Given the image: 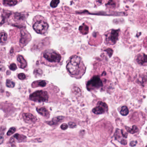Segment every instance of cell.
<instances>
[{
    "label": "cell",
    "mask_w": 147,
    "mask_h": 147,
    "mask_svg": "<svg viewBox=\"0 0 147 147\" xmlns=\"http://www.w3.org/2000/svg\"><path fill=\"white\" fill-rule=\"evenodd\" d=\"M67 69L72 77L79 79L85 74L86 67L80 57L74 55L69 60Z\"/></svg>",
    "instance_id": "1"
},
{
    "label": "cell",
    "mask_w": 147,
    "mask_h": 147,
    "mask_svg": "<svg viewBox=\"0 0 147 147\" xmlns=\"http://www.w3.org/2000/svg\"><path fill=\"white\" fill-rule=\"evenodd\" d=\"M43 57L49 62L56 65L59 63L62 59L61 55L53 50H47L45 51Z\"/></svg>",
    "instance_id": "2"
},
{
    "label": "cell",
    "mask_w": 147,
    "mask_h": 147,
    "mask_svg": "<svg viewBox=\"0 0 147 147\" xmlns=\"http://www.w3.org/2000/svg\"><path fill=\"white\" fill-rule=\"evenodd\" d=\"M119 30H111L105 34V43L109 45H113L117 42L119 35Z\"/></svg>",
    "instance_id": "3"
},
{
    "label": "cell",
    "mask_w": 147,
    "mask_h": 147,
    "mask_svg": "<svg viewBox=\"0 0 147 147\" xmlns=\"http://www.w3.org/2000/svg\"><path fill=\"white\" fill-rule=\"evenodd\" d=\"M30 99L36 102H46L49 99V94L45 91H38L30 95Z\"/></svg>",
    "instance_id": "4"
},
{
    "label": "cell",
    "mask_w": 147,
    "mask_h": 147,
    "mask_svg": "<svg viewBox=\"0 0 147 147\" xmlns=\"http://www.w3.org/2000/svg\"><path fill=\"white\" fill-rule=\"evenodd\" d=\"M49 26L48 23L43 20H39L36 21L33 25L34 30L40 34H45L49 29Z\"/></svg>",
    "instance_id": "5"
},
{
    "label": "cell",
    "mask_w": 147,
    "mask_h": 147,
    "mask_svg": "<svg viewBox=\"0 0 147 147\" xmlns=\"http://www.w3.org/2000/svg\"><path fill=\"white\" fill-rule=\"evenodd\" d=\"M103 86V82L99 76H95L87 84V87L89 91L93 89H98Z\"/></svg>",
    "instance_id": "6"
},
{
    "label": "cell",
    "mask_w": 147,
    "mask_h": 147,
    "mask_svg": "<svg viewBox=\"0 0 147 147\" xmlns=\"http://www.w3.org/2000/svg\"><path fill=\"white\" fill-rule=\"evenodd\" d=\"M107 106L104 102H100L98 103L97 106L93 109L92 112L96 114H103L107 111Z\"/></svg>",
    "instance_id": "7"
},
{
    "label": "cell",
    "mask_w": 147,
    "mask_h": 147,
    "mask_svg": "<svg viewBox=\"0 0 147 147\" xmlns=\"http://www.w3.org/2000/svg\"><path fill=\"white\" fill-rule=\"evenodd\" d=\"M24 120L29 123H35L37 121V118L33 114L30 113H24L23 115Z\"/></svg>",
    "instance_id": "8"
},
{
    "label": "cell",
    "mask_w": 147,
    "mask_h": 147,
    "mask_svg": "<svg viewBox=\"0 0 147 147\" xmlns=\"http://www.w3.org/2000/svg\"><path fill=\"white\" fill-rule=\"evenodd\" d=\"M136 61L137 63L139 64H142V65L146 64L147 62L146 55L144 54H139L137 56Z\"/></svg>",
    "instance_id": "9"
},
{
    "label": "cell",
    "mask_w": 147,
    "mask_h": 147,
    "mask_svg": "<svg viewBox=\"0 0 147 147\" xmlns=\"http://www.w3.org/2000/svg\"><path fill=\"white\" fill-rule=\"evenodd\" d=\"M17 59H18V61L19 63V67L20 68L24 69L27 66V62L23 56L20 55H19Z\"/></svg>",
    "instance_id": "10"
},
{
    "label": "cell",
    "mask_w": 147,
    "mask_h": 147,
    "mask_svg": "<svg viewBox=\"0 0 147 147\" xmlns=\"http://www.w3.org/2000/svg\"><path fill=\"white\" fill-rule=\"evenodd\" d=\"M38 112L44 117H49V111L44 107H41L40 108H37Z\"/></svg>",
    "instance_id": "11"
},
{
    "label": "cell",
    "mask_w": 147,
    "mask_h": 147,
    "mask_svg": "<svg viewBox=\"0 0 147 147\" xmlns=\"http://www.w3.org/2000/svg\"><path fill=\"white\" fill-rule=\"evenodd\" d=\"M63 117H57L54 118L52 119V120L49 122H47V123L50 125H54L60 123L63 119Z\"/></svg>",
    "instance_id": "12"
},
{
    "label": "cell",
    "mask_w": 147,
    "mask_h": 147,
    "mask_svg": "<svg viewBox=\"0 0 147 147\" xmlns=\"http://www.w3.org/2000/svg\"><path fill=\"white\" fill-rule=\"evenodd\" d=\"M18 1L17 0H4L3 4L5 5L8 6H13L18 4Z\"/></svg>",
    "instance_id": "13"
},
{
    "label": "cell",
    "mask_w": 147,
    "mask_h": 147,
    "mask_svg": "<svg viewBox=\"0 0 147 147\" xmlns=\"http://www.w3.org/2000/svg\"><path fill=\"white\" fill-rule=\"evenodd\" d=\"M7 35L5 32L0 33V43H5L7 41Z\"/></svg>",
    "instance_id": "14"
},
{
    "label": "cell",
    "mask_w": 147,
    "mask_h": 147,
    "mask_svg": "<svg viewBox=\"0 0 147 147\" xmlns=\"http://www.w3.org/2000/svg\"><path fill=\"white\" fill-rule=\"evenodd\" d=\"M118 3V0H110L107 5V6L110 8H115L117 7Z\"/></svg>",
    "instance_id": "15"
},
{
    "label": "cell",
    "mask_w": 147,
    "mask_h": 147,
    "mask_svg": "<svg viewBox=\"0 0 147 147\" xmlns=\"http://www.w3.org/2000/svg\"><path fill=\"white\" fill-rule=\"evenodd\" d=\"M13 138L17 139L18 142H22L24 141L25 139H26V137L24 135H20V134H16L13 136Z\"/></svg>",
    "instance_id": "16"
},
{
    "label": "cell",
    "mask_w": 147,
    "mask_h": 147,
    "mask_svg": "<svg viewBox=\"0 0 147 147\" xmlns=\"http://www.w3.org/2000/svg\"><path fill=\"white\" fill-rule=\"evenodd\" d=\"M88 27L86 25L83 24L80 27V30L82 34H86L88 33Z\"/></svg>",
    "instance_id": "17"
},
{
    "label": "cell",
    "mask_w": 147,
    "mask_h": 147,
    "mask_svg": "<svg viewBox=\"0 0 147 147\" xmlns=\"http://www.w3.org/2000/svg\"><path fill=\"white\" fill-rule=\"evenodd\" d=\"M129 111L128 110V107L126 106H123L122 107V109H121V111H120V113L121 115L123 116H125L126 115H128L129 113Z\"/></svg>",
    "instance_id": "18"
},
{
    "label": "cell",
    "mask_w": 147,
    "mask_h": 147,
    "mask_svg": "<svg viewBox=\"0 0 147 147\" xmlns=\"http://www.w3.org/2000/svg\"><path fill=\"white\" fill-rule=\"evenodd\" d=\"M21 38L20 40V43L22 44H25V43L26 42V39H25V38H27V35L24 32H21Z\"/></svg>",
    "instance_id": "19"
},
{
    "label": "cell",
    "mask_w": 147,
    "mask_h": 147,
    "mask_svg": "<svg viewBox=\"0 0 147 147\" xmlns=\"http://www.w3.org/2000/svg\"><path fill=\"white\" fill-rule=\"evenodd\" d=\"M15 19L17 20H22L24 19L25 16L24 14H21V13H17L15 14L14 16Z\"/></svg>",
    "instance_id": "20"
},
{
    "label": "cell",
    "mask_w": 147,
    "mask_h": 147,
    "mask_svg": "<svg viewBox=\"0 0 147 147\" xmlns=\"http://www.w3.org/2000/svg\"><path fill=\"white\" fill-rule=\"evenodd\" d=\"M6 86L8 88H13L15 86V83L11 80H7L6 82Z\"/></svg>",
    "instance_id": "21"
},
{
    "label": "cell",
    "mask_w": 147,
    "mask_h": 147,
    "mask_svg": "<svg viewBox=\"0 0 147 147\" xmlns=\"http://www.w3.org/2000/svg\"><path fill=\"white\" fill-rule=\"evenodd\" d=\"M60 3V0H52L50 5L53 8L57 7L58 4Z\"/></svg>",
    "instance_id": "22"
},
{
    "label": "cell",
    "mask_w": 147,
    "mask_h": 147,
    "mask_svg": "<svg viewBox=\"0 0 147 147\" xmlns=\"http://www.w3.org/2000/svg\"><path fill=\"white\" fill-rule=\"evenodd\" d=\"M126 128L128 129H127V130L129 132H130V133H131V134L136 133V132L137 131L138 128H137L136 126H133V127H132V129H131L130 128H128V127H126Z\"/></svg>",
    "instance_id": "23"
},
{
    "label": "cell",
    "mask_w": 147,
    "mask_h": 147,
    "mask_svg": "<svg viewBox=\"0 0 147 147\" xmlns=\"http://www.w3.org/2000/svg\"><path fill=\"white\" fill-rule=\"evenodd\" d=\"M16 129L15 128V127H11V128H10L9 129V130H8V132H7V136H11L12 134L14 133V132L16 131Z\"/></svg>",
    "instance_id": "24"
},
{
    "label": "cell",
    "mask_w": 147,
    "mask_h": 147,
    "mask_svg": "<svg viewBox=\"0 0 147 147\" xmlns=\"http://www.w3.org/2000/svg\"><path fill=\"white\" fill-rule=\"evenodd\" d=\"M46 82L45 81H40L38 83V86L45 87L46 86Z\"/></svg>",
    "instance_id": "25"
},
{
    "label": "cell",
    "mask_w": 147,
    "mask_h": 147,
    "mask_svg": "<svg viewBox=\"0 0 147 147\" xmlns=\"http://www.w3.org/2000/svg\"><path fill=\"white\" fill-rule=\"evenodd\" d=\"M17 67L16 66V64L15 63H12L11 64L10 66V69L11 70H13V71H15L16 69H17Z\"/></svg>",
    "instance_id": "26"
},
{
    "label": "cell",
    "mask_w": 147,
    "mask_h": 147,
    "mask_svg": "<svg viewBox=\"0 0 147 147\" xmlns=\"http://www.w3.org/2000/svg\"><path fill=\"white\" fill-rule=\"evenodd\" d=\"M19 79L20 80H24L26 79V75L24 73H21V74H19L18 76Z\"/></svg>",
    "instance_id": "27"
},
{
    "label": "cell",
    "mask_w": 147,
    "mask_h": 147,
    "mask_svg": "<svg viewBox=\"0 0 147 147\" xmlns=\"http://www.w3.org/2000/svg\"><path fill=\"white\" fill-rule=\"evenodd\" d=\"M61 128L62 129L66 130L67 129L68 125L66 123H63L61 125Z\"/></svg>",
    "instance_id": "28"
},
{
    "label": "cell",
    "mask_w": 147,
    "mask_h": 147,
    "mask_svg": "<svg viewBox=\"0 0 147 147\" xmlns=\"http://www.w3.org/2000/svg\"><path fill=\"white\" fill-rule=\"evenodd\" d=\"M3 141H4V137L3 135H0V144L3 143Z\"/></svg>",
    "instance_id": "29"
},
{
    "label": "cell",
    "mask_w": 147,
    "mask_h": 147,
    "mask_svg": "<svg viewBox=\"0 0 147 147\" xmlns=\"http://www.w3.org/2000/svg\"><path fill=\"white\" fill-rule=\"evenodd\" d=\"M69 126L71 128H74L76 126V125L74 123H69Z\"/></svg>",
    "instance_id": "30"
},
{
    "label": "cell",
    "mask_w": 147,
    "mask_h": 147,
    "mask_svg": "<svg viewBox=\"0 0 147 147\" xmlns=\"http://www.w3.org/2000/svg\"><path fill=\"white\" fill-rule=\"evenodd\" d=\"M136 142H135V143H134V141H132V142H131L130 144L131 146H135L136 145Z\"/></svg>",
    "instance_id": "31"
},
{
    "label": "cell",
    "mask_w": 147,
    "mask_h": 147,
    "mask_svg": "<svg viewBox=\"0 0 147 147\" xmlns=\"http://www.w3.org/2000/svg\"><path fill=\"white\" fill-rule=\"evenodd\" d=\"M96 1L97 2H98V3L100 4H102L103 2V0H96Z\"/></svg>",
    "instance_id": "32"
}]
</instances>
